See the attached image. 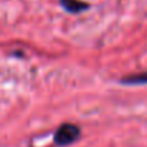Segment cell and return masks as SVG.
Listing matches in <instances>:
<instances>
[{"mask_svg": "<svg viewBox=\"0 0 147 147\" xmlns=\"http://www.w3.org/2000/svg\"><path fill=\"white\" fill-rule=\"evenodd\" d=\"M81 136V128L75 124H71V123H65L61 124L53 136V140L56 143V146L63 147V146H69L72 143H75Z\"/></svg>", "mask_w": 147, "mask_h": 147, "instance_id": "obj_1", "label": "cell"}, {"mask_svg": "<svg viewBox=\"0 0 147 147\" xmlns=\"http://www.w3.org/2000/svg\"><path fill=\"white\" fill-rule=\"evenodd\" d=\"M121 84L124 85H147V71L130 74L121 78Z\"/></svg>", "mask_w": 147, "mask_h": 147, "instance_id": "obj_3", "label": "cell"}, {"mask_svg": "<svg viewBox=\"0 0 147 147\" xmlns=\"http://www.w3.org/2000/svg\"><path fill=\"white\" fill-rule=\"evenodd\" d=\"M59 2L61 6L69 13H81L90 7L88 3L81 2V0H59Z\"/></svg>", "mask_w": 147, "mask_h": 147, "instance_id": "obj_2", "label": "cell"}]
</instances>
